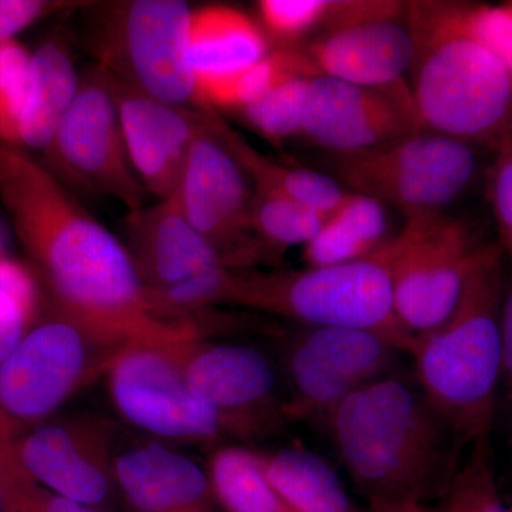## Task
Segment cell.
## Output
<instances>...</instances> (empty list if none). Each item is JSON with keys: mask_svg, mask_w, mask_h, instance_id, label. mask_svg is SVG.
Wrapping results in <instances>:
<instances>
[{"mask_svg": "<svg viewBox=\"0 0 512 512\" xmlns=\"http://www.w3.org/2000/svg\"><path fill=\"white\" fill-rule=\"evenodd\" d=\"M0 204L53 313L94 342L120 350L198 339L190 323L157 315L128 248L22 147L0 143Z\"/></svg>", "mask_w": 512, "mask_h": 512, "instance_id": "obj_1", "label": "cell"}, {"mask_svg": "<svg viewBox=\"0 0 512 512\" xmlns=\"http://www.w3.org/2000/svg\"><path fill=\"white\" fill-rule=\"evenodd\" d=\"M326 424L373 511L423 503L446 470L453 433L417 383L397 372L352 394Z\"/></svg>", "mask_w": 512, "mask_h": 512, "instance_id": "obj_2", "label": "cell"}, {"mask_svg": "<svg viewBox=\"0 0 512 512\" xmlns=\"http://www.w3.org/2000/svg\"><path fill=\"white\" fill-rule=\"evenodd\" d=\"M504 251L481 245L453 311L416 336V383L458 440H487L501 386Z\"/></svg>", "mask_w": 512, "mask_h": 512, "instance_id": "obj_3", "label": "cell"}, {"mask_svg": "<svg viewBox=\"0 0 512 512\" xmlns=\"http://www.w3.org/2000/svg\"><path fill=\"white\" fill-rule=\"evenodd\" d=\"M412 104L420 130L495 148L512 138V77L460 22L457 2H410Z\"/></svg>", "mask_w": 512, "mask_h": 512, "instance_id": "obj_4", "label": "cell"}, {"mask_svg": "<svg viewBox=\"0 0 512 512\" xmlns=\"http://www.w3.org/2000/svg\"><path fill=\"white\" fill-rule=\"evenodd\" d=\"M231 303L284 316L303 326L366 330L406 355L416 342L394 309L386 247L349 264L237 274Z\"/></svg>", "mask_w": 512, "mask_h": 512, "instance_id": "obj_5", "label": "cell"}, {"mask_svg": "<svg viewBox=\"0 0 512 512\" xmlns=\"http://www.w3.org/2000/svg\"><path fill=\"white\" fill-rule=\"evenodd\" d=\"M343 188L402 211L404 218L444 214L473 183L474 147L431 131L409 136L352 156L330 160Z\"/></svg>", "mask_w": 512, "mask_h": 512, "instance_id": "obj_6", "label": "cell"}, {"mask_svg": "<svg viewBox=\"0 0 512 512\" xmlns=\"http://www.w3.org/2000/svg\"><path fill=\"white\" fill-rule=\"evenodd\" d=\"M192 13L183 0H134L114 6L103 57L107 72L153 99L195 111L202 104L191 64Z\"/></svg>", "mask_w": 512, "mask_h": 512, "instance_id": "obj_7", "label": "cell"}, {"mask_svg": "<svg viewBox=\"0 0 512 512\" xmlns=\"http://www.w3.org/2000/svg\"><path fill=\"white\" fill-rule=\"evenodd\" d=\"M191 342L131 345L107 366L114 406L138 429L180 440H212L222 434H249L244 424L201 402L185 377L184 360Z\"/></svg>", "mask_w": 512, "mask_h": 512, "instance_id": "obj_8", "label": "cell"}, {"mask_svg": "<svg viewBox=\"0 0 512 512\" xmlns=\"http://www.w3.org/2000/svg\"><path fill=\"white\" fill-rule=\"evenodd\" d=\"M480 247L470 225L446 212L409 218L386 245L394 309L412 335L447 319Z\"/></svg>", "mask_w": 512, "mask_h": 512, "instance_id": "obj_9", "label": "cell"}, {"mask_svg": "<svg viewBox=\"0 0 512 512\" xmlns=\"http://www.w3.org/2000/svg\"><path fill=\"white\" fill-rule=\"evenodd\" d=\"M94 348L109 349L56 313L36 322L0 363V412L16 427L45 420L94 373L106 372L116 353Z\"/></svg>", "mask_w": 512, "mask_h": 512, "instance_id": "obj_10", "label": "cell"}, {"mask_svg": "<svg viewBox=\"0 0 512 512\" xmlns=\"http://www.w3.org/2000/svg\"><path fill=\"white\" fill-rule=\"evenodd\" d=\"M400 352L366 330L305 326L286 355L291 399L286 417L328 423L359 390L397 372Z\"/></svg>", "mask_w": 512, "mask_h": 512, "instance_id": "obj_11", "label": "cell"}, {"mask_svg": "<svg viewBox=\"0 0 512 512\" xmlns=\"http://www.w3.org/2000/svg\"><path fill=\"white\" fill-rule=\"evenodd\" d=\"M49 151L77 184L116 198L130 212L143 208L146 188L128 158L113 82L103 67L80 83Z\"/></svg>", "mask_w": 512, "mask_h": 512, "instance_id": "obj_12", "label": "cell"}, {"mask_svg": "<svg viewBox=\"0 0 512 512\" xmlns=\"http://www.w3.org/2000/svg\"><path fill=\"white\" fill-rule=\"evenodd\" d=\"M419 130L404 84L369 89L323 74L309 80L301 137L332 156L365 153Z\"/></svg>", "mask_w": 512, "mask_h": 512, "instance_id": "obj_13", "label": "cell"}, {"mask_svg": "<svg viewBox=\"0 0 512 512\" xmlns=\"http://www.w3.org/2000/svg\"><path fill=\"white\" fill-rule=\"evenodd\" d=\"M210 114L188 153L175 192L185 218L227 259V248L242 244L248 231L252 195L248 174L215 128ZM229 264V262H228Z\"/></svg>", "mask_w": 512, "mask_h": 512, "instance_id": "obj_14", "label": "cell"}, {"mask_svg": "<svg viewBox=\"0 0 512 512\" xmlns=\"http://www.w3.org/2000/svg\"><path fill=\"white\" fill-rule=\"evenodd\" d=\"M110 76L134 173L146 191L167 200L178 190L188 153L211 111L171 106Z\"/></svg>", "mask_w": 512, "mask_h": 512, "instance_id": "obj_15", "label": "cell"}, {"mask_svg": "<svg viewBox=\"0 0 512 512\" xmlns=\"http://www.w3.org/2000/svg\"><path fill=\"white\" fill-rule=\"evenodd\" d=\"M16 453L33 480L77 503L100 507L116 483L106 436L93 424H43L16 436Z\"/></svg>", "mask_w": 512, "mask_h": 512, "instance_id": "obj_16", "label": "cell"}, {"mask_svg": "<svg viewBox=\"0 0 512 512\" xmlns=\"http://www.w3.org/2000/svg\"><path fill=\"white\" fill-rule=\"evenodd\" d=\"M184 370L191 392L201 402L238 420L249 434L266 429L276 410L285 414L275 406L276 373L261 350L201 345L197 340L188 346Z\"/></svg>", "mask_w": 512, "mask_h": 512, "instance_id": "obj_17", "label": "cell"}, {"mask_svg": "<svg viewBox=\"0 0 512 512\" xmlns=\"http://www.w3.org/2000/svg\"><path fill=\"white\" fill-rule=\"evenodd\" d=\"M303 53L316 73L369 89H393L412 70L414 43L406 15L366 20L323 33Z\"/></svg>", "mask_w": 512, "mask_h": 512, "instance_id": "obj_18", "label": "cell"}, {"mask_svg": "<svg viewBox=\"0 0 512 512\" xmlns=\"http://www.w3.org/2000/svg\"><path fill=\"white\" fill-rule=\"evenodd\" d=\"M131 256L147 289H161L228 265L218 248L185 218L177 195L130 212Z\"/></svg>", "mask_w": 512, "mask_h": 512, "instance_id": "obj_19", "label": "cell"}, {"mask_svg": "<svg viewBox=\"0 0 512 512\" xmlns=\"http://www.w3.org/2000/svg\"><path fill=\"white\" fill-rule=\"evenodd\" d=\"M268 55L264 29L242 10L217 5L192 13V72L208 110L220 107L231 84Z\"/></svg>", "mask_w": 512, "mask_h": 512, "instance_id": "obj_20", "label": "cell"}, {"mask_svg": "<svg viewBox=\"0 0 512 512\" xmlns=\"http://www.w3.org/2000/svg\"><path fill=\"white\" fill-rule=\"evenodd\" d=\"M114 481L137 512L210 510V478L191 458L161 444L133 448L117 458Z\"/></svg>", "mask_w": 512, "mask_h": 512, "instance_id": "obj_21", "label": "cell"}, {"mask_svg": "<svg viewBox=\"0 0 512 512\" xmlns=\"http://www.w3.org/2000/svg\"><path fill=\"white\" fill-rule=\"evenodd\" d=\"M80 89L73 60L62 43L49 40L30 60L28 101L19 127V147L49 150Z\"/></svg>", "mask_w": 512, "mask_h": 512, "instance_id": "obj_22", "label": "cell"}, {"mask_svg": "<svg viewBox=\"0 0 512 512\" xmlns=\"http://www.w3.org/2000/svg\"><path fill=\"white\" fill-rule=\"evenodd\" d=\"M264 457L266 476L296 512H362L336 471L318 454L285 448Z\"/></svg>", "mask_w": 512, "mask_h": 512, "instance_id": "obj_23", "label": "cell"}, {"mask_svg": "<svg viewBox=\"0 0 512 512\" xmlns=\"http://www.w3.org/2000/svg\"><path fill=\"white\" fill-rule=\"evenodd\" d=\"M214 123L222 140L251 178L256 191L282 195L325 215L332 214L340 202L345 200L348 190L330 175L275 163L261 156L244 138L239 137L217 117Z\"/></svg>", "mask_w": 512, "mask_h": 512, "instance_id": "obj_24", "label": "cell"}, {"mask_svg": "<svg viewBox=\"0 0 512 512\" xmlns=\"http://www.w3.org/2000/svg\"><path fill=\"white\" fill-rule=\"evenodd\" d=\"M212 495L228 512H296L265 473L264 457L242 447H225L212 456Z\"/></svg>", "mask_w": 512, "mask_h": 512, "instance_id": "obj_25", "label": "cell"}, {"mask_svg": "<svg viewBox=\"0 0 512 512\" xmlns=\"http://www.w3.org/2000/svg\"><path fill=\"white\" fill-rule=\"evenodd\" d=\"M329 215L282 195L254 190L249 207V229L274 247L303 245L322 229Z\"/></svg>", "mask_w": 512, "mask_h": 512, "instance_id": "obj_26", "label": "cell"}, {"mask_svg": "<svg viewBox=\"0 0 512 512\" xmlns=\"http://www.w3.org/2000/svg\"><path fill=\"white\" fill-rule=\"evenodd\" d=\"M40 286L36 275L0 256V363L37 322Z\"/></svg>", "mask_w": 512, "mask_h": 512, "instance_id": "obj_27", "label": "cell"}, {"mask_svg": "<svg viewBox=\"0 0 512 512\" xmlns=\"http://www.w3.org/2000/svg\"><path fill=\"white\" fill-rule=\"evenodd\" d=\"M311 74H292L261 99L245 107L248 123L272 141L301 136Z\"/></svg>", "mask_w": 512, "mask_h": 512, "instance_id": "obj_28", "label": "cell"}, {"mask_svg": "<svg viewBox=\"0 0 512 512\" xmlns=\"http://www.w3.org/2000/svg\"><path fill=\"white\" fill-rule=\"evenodd\" d=\"M436 512H511L498 494L488 439L473 444L464 466L450 478Z\"/></svg>", "mask_w": 512, "mask_h": 512, "instance_id": "obj_29", "label": "cell"}, {"mask_svg": "<svg viewBox=\"0 0 512 512\" xmlns=\"http://www.w3.org/2000/svg\"><path fill=\"white\" fill-rule=\"evenodd\" d=\"M235 279L237 274L228 265H220L167 288L148 289V296L161 319L174 320L211 303H231Z\"/></svg>", "mask_w": 512, "mask_h": 512, "instance_id": "obj_30", "label": "cell"}, {"mask_svg": "<svg viewBox=\"0 0 512 512\" xmlns=\"http://www.w3.org/2000/svg\"><path fill=\"white\" fill-rule=\"evenodd\" d=\"M258 9L261 28L268 40L274 39L282 49H288L312 33L319 36L326 29L333 0H262Z\"/></svg>", "mask_w": 512, "mask_h": 512, "instance_id": "obj_31", "label": "cell"}, {"mask_svg": "<svg viewBox=\"0 0 512 512\" xmlns=\"http://www.w3.org/2000/svg\"><path fill=\"white\" fill-rule=\"evenodd\" d=\"M32 55L16 40L0 45V143L19 147V127L28 101Z\"/></svg>", "mask_w": 512, "mask_h": 512, "instance_id": "obj_32", "label": "cell"}, {"mask_svg": "<svg viewBox=\"0 0 512 512\" xmlns=\"http://www.w3.org/2000/svg\"><path fill=\"white\" fill-rule=\"evenodd\" d=\"M16 436L18 427L0 412V512H43L46 490L20 463Z\"/></svg>", "mask_w": 512, "mask_h": 512, "instance_id": "obj_33", "label": "cell"}, {"mask_svg": "<svg viewBox=\"0 0 512 512\" xmlns=\"http://www.w3.org/2000/svg\"><path fill=\"white\" fill-rule=\"evenodd\" d=\"M464 30L487 49L512 77V3L510 5H467L458 3Z\"/></svg>", "mask_w": 512, "mask_h": 512, "instance_id": "obj_34", "label": "cell"}, {"mask_svg": "<svg viewBox=\"0 0 512 512\" xmlns=\"http://www.w3.org/2000/svg\"><path fill=\"white\" fill-rule=\"evenodd\" d=\"M377 252L372 245L332 220L329 215L318 234L303 247V259L309 268H320L360 261Z\"/></svg>", "mask_w": 512, "mask_h": 512, "instance_id": "obj_35", "label": "cell"}, {"mask_svg": "<svg viewBox=\"0 0 512 512\" xmlns=\"http://www.w3.org/2000/svg\"><path fill=\"white\" fill-rule=\"evenodd\" d=\"M330 218L339 222L357 237L380 251L394 237L389 235V217L387 207L375 198L348 191L345 200L330 214Z\"/></svg>", "mask_w": 512, "mask_h": 512, "instance_id": "obj_36", "label": "cell"}, {"mask_svg": "<svg viewBox=\"0 0 512 512\" xmlns=\"http://www.w3.org/2000/svg\"><path fill=\"white\" fill-rule=\"evenodd\" d=\"M488 200L497 221L500 247L512 258V138L498 147L488 177Z\"/></svg>", "mask_w": 512, "mask_h": 512, "instance_id": "obj_37", "label": "cell"}, {"mask_svg": "<svg viewBox=\"0 0 512 512\" xmlns=\"http://www.w3.org/2000/svg\"><path fill=\"white\" fill-rule=\"evenodd\" d=\"M55 6L43 0H0V45L29 28Z\"/></svg>", "mask_w": 512, "mask_h": 512, "instance_id": "obj_38", "label": "cell"}, {"mask_svg": "<svg viewBox=\"0 0 512 512\" xmlns=\"http://www.w3.org/2000/svg\"><path fill=\"white\" fill-rule=\"evenodd\" d=\"M501 386L512 402V286L505 292L501 312Z\"/></svg>", "mask_w": 512, "mask_h": 512, "instance_id": "obj_39", "label": "cell"}, {"mask_svg": "<svg viewBox=\"0 0 512 512\" xmlns=\"http://www.w3.org/2000/svg\"><path fill=\"white\" fill-rule=\"evenodd\" d=\"M43 512H104L99 507L77 503L46 490Z\"/></svg>", "mask_w": 512, "mask_h": 512, "instance_id": "obj_40", "label": "cell"}, {"mask_svg": "<svg viewBox=\"0 0 512 512\" xmlns=\"http://www.w3.org/2000/svg\"><path fill=\"white\" fill-rule=\"evenodd\" d=\"M375 512H436V510L426 507V505L421 503H413L399 505V507L382 508V510H377Z\"/></svg>", "mask_w": 512, "mask_h": 512, "instance_id": "obj_41", "label": "cell"}, {"mask_svg": "<svg viewBox=\"0 0 512 512\" xmlns=\"http://www.w3.org/2000/svg\"><path fill=\"white\" fill-rule=\"evenodd\" d=\"M190 512H210V510H197V511H190Z\"/></svg>", "mask_w": 512, "mask_h": 512, "instance_id": "obj_42", "label": "cell"}, {"mask_svg": "<svg viewBox=\"0 0 512 512\" xmlns=\"http://www.w3.org/2000/svg\"><path fill=\"white\" fill-rule=\"evenodd\" d=\"M0 252H2V238H0ZM2 256V254H0Z\"/></svg>", "mask_w": 512, "mask_h": 512, "instance_id": "obj_43", "label": "cell"}]
</instances>
